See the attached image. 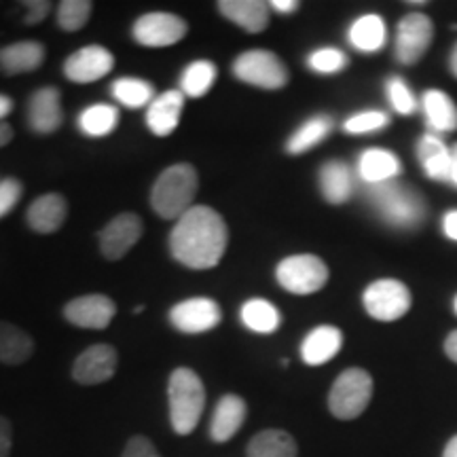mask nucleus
<instances>
[{
    "instance_id": "1",
    "label": "nucleus",
    "mask_w": 457,
    "mask_h": 457,
    "mask_svg": "<svg viewBox=\"0 0 457 457\" xmlns=\"http://www.w3.org/2000/svg\"><path fill=\"white\" fill-rule=\"evenodd\" d=\"M228 231L222 216L208 205H193L170 233V253L188 270H212L225 256Z\"/></svg>"
},
{
    "instance_id": "2",
    "label": "nucleus",
    "mask_w": 457,
    "mask_h": 457,
    "mask_svg": "<svg viewBox=\"0 0 457 457\" xmlns=\"http://www.w3.org/2000/svg\"><path fill=\"white\" fill-rule=\"evenodd\" d=\"M199 191L197 170L191 163L170 165L157 176L151 188V205L165 220H179L193 208Z\"/></svg>"
},
{
    "instance_id": "3",
    "label": "nucleus",
    "mask_w": 457,
    "mask_h": 457,
    "mask_svg": "<svg viewBox=\"0 0 457 457\" xmlns=\"http://www.w3.org/2000/svg\"><path fill=\"white\" fill-rule=\"evenodd\" d=\"M168 403L171 430L180 436L191 434L205 409V387L202 377L187 367L176 369L168 381Z\"/></svg>"
},
{
    "instance_id": "4",
    "label": "nucleus",
    "mask_w": 457,
    "mask_h": 457,
    "mask_svg": "<svg viewBox=\"0 0 457 457\" xmlns=\"http://www.w3.org/2000/svg\"><path fill=\"white\" fill-rule=\"evenodd\" d=\"M369 199L387 225L398 228H413L424 220L426 204L413 188L400 185L398 180L384 182L369 188Z\"/></svg>"
},
{
    "instance_id": "5",
    "label": "nucleus",
    "mask_w": 457,
    "mask_h": 457,
    "mask_svg": "<svg viewBox=\"0 0 457 457\" xmlns=\"http://www.w3.org/2000/svg\"><path fill=\"white\" fill-rule=\"evenodd\" d=\"M373 398V377L364 369H347L337 377L328 392V411L341 421L358 420Z\"/></svg>"
},
{
    "instance_id": "6",
    "label": "nucleus",
    "mask_w": 457,
    "mask_h": 457,
    "mask_svg": "<svg viewBox=\"0 0 457 457\" xmlns=\"http://www.w3.org/2000/svg\"><path fill=\"white\" fill-rule=\"evenodd\" d=\"M233 74L237 81L253 85V87L276 91L288 85V68L273 51L253 49L237 55L233 62Z\"/></svg>"
},
{
    "instance_id": "7",
    "label": "nucleus",
    "mask_w": 457,
    "mask_h": 457,
    "mask_svg": "<svg viewBox=\"0 0 457 457\" xmlns=\"http://www.w3.org/2000/svg\"><path fill=\"white\" fill-rule=\"evenodd\" d=\"M278 284L290 295H313L328 282V267L320 256L295 254L279 261L276 270Z\"/></svg>"
},
{
    "instance_id": "8",
    "label": "nucleus",
    "mask_w": 457,
    "mask_h": 457,
    "mask_svg": "<svg viewBox=\"0 0 457 457\" xmlns=\"http://www.w3.org/2000/svg\"><path fill=\"white\" fill-rule=\"evenodd\" d=\"M362 303L370 318L379 320V322H394V320L407 316L413 299H411V290L400 279L381 278L367 286Z\"/></svg>"
},
{
    "instance_id": "9",
    "label": "nucleus",
    "mask_w": 457,
    "mask_h": 457,
    "mask_svg": "<svg viewBox=\"0 0 457 457\" xmlns=\"http://www.w3.org/2000/svg\"><path fill=\"white\" fill-rule=\"evenodd\" d=\"M434 38V24L424 13H409L398 21L396 43H394V57L398 64L413 66L426 51L430 49Z\"/></svg>"
},
{
    "instance_id": "10",
    "label": "nucleus",
    "mask_w": 457,
    "mask_h": 457,
    "mask_svg": "<svg viewBox=\"0 0 457 457\" xmlns=\"http://www.w3.org/2000/svg\"><path fill=\"white\" fill-rule=\"evenodd\" d=\"M188 26L182 17L174 13H146L136 20L131 37L142 47H171L187 37Z\"/></svg>"
},
{
    "instance_id": "11",
    "label": "nucleus",
    "mask_w": 457,
    "mask_h": 457,
    "mask_svg": "<svg viewBox=\"0 0 457 457\" xmlns=\"http://www.w3.org/2000/svg\"><path fill=\"white\" fill-rule=\"evenodd\" d=\"M220 320V305L208 296H193V299L176 303L170 310L171 327L187 335L208 333V330L219 327Z\"/></svg>"
},
{
    "instance_id": "12",
    "label": "nucleus",
    "mask_w": 457,
    "mask_h": 457,
    "mask_svg": "<svg viewBox=\"0 0 457 457\" xmlns=\"http://www.w3.org/2000/svg\"><path fill=\"white\" fill-rule=\"evenodd\" d=\"M119 356L117 350L106 343H96L79 353L72 364V379L81 386H98L112 379L117 373Z\"/></svg>"
},
{
    "instance_id": "13",
    "label": "nucleus",
    "mask_w": 457,
    "mask_h": 457,
    "mask_svg": "<svg viewBox=\"0 0 457 457\" xmlns=\"http://www.w3.org/2000/svg\"><path fill=\"white\" fill-rule=\"evenodd\" d=\"M145 231L142 219L134 212H123L114 216L100 231V250L108 261H119L138 244Z\"/></svg>"
},
{
    "instance_id": "14",
    "label": "nucleus",
    "mask_w": 457,
    "mask_h": 457,
    "mask_svg": "<svg viewBox=\"0 0 457 457\" xmlns=\"http://www.w3.org/2000/svg\"><path fill=\"white\" fill-rule=\"evenodd\" d=\"M114 68V55L102 45H87L64 62V74L72 83H96Z\"/></svg>"
},
{
    "instance_id": "15",
    "label": "nucleus",
    "mask_w": 457,
    "mask_h": 457,
    "mask_svg": "<svg viewBox=\"0 0 457 457\" xmlns=\"http://www.w3.org/2000/svg\"><path fill=\"white\" fill-rule=\"evenodd\" d=\"M117 305L106 295H83L64 307V318L79 328L102 330L112 322Z\"/></svg>"
},
{
    "instance_id": "16",
    "label": "nucleus",
    "mask_w": 457,
    "mask_h": 457,
    "mask_svg": "<svg viewBox=\"0 0 457 457\" xmlns=\"http://www.w3.org/2000/svg\"><path fill=\"white\" fill-rule=\"evenodd\" d=\"M64 112H62L60 91L55 87H41L30 96L26 106V123L34 134L49 136L62 128Z\"/></svg>"
},
{
    "instance_id": "17",
    "label": "nucleus",
    "mask_w": 457,
    "mask_h": 457,
    "mask_svg": "<svg viewBox=\"0 0 457 457\" xmlns=\"http://www.w3.org/2000/svg\"><path fill=\"white\" fill-rule=\"evenodd\" d=\"M245 417H248V404L237 394H225L216 404L212 420H210V438L214 443L231 441L242 430Z\"/></svg>"
},
{
    "instance_id": "18",
    "label": "nucleus",
    "mask_w": 457,
    "mask_h": 457,
    "mask_svg": "<svg viewBox=\"0 0 457 457\" xmlns=\"http://www.w3.org/2000/svg\"><path fill=\"white\" fill-rule=\"evenodd\" d=\"M68 216V204L60 193H45L30 204L26 212V222L34 233L49 236L64 225Z\"/></svg>"
},
{
    "instance_id": "19",
    "label": "nucleus",
    "mask_w": 457,
    "mask_h": 457,
    "mask_svg": "<svg viewBox=\"0 0 457 457\" xmlns=\"http://www.w3.org/2000/svg\"><path fill=\"white\" fill-rule=\"evenodd\" d=\"M182 108H185V96H182V91H165V94L157 96V98L151 102V106H148L146 128L155 136H159V138L174 134V129L179 128L180 123Z\"/></svg>"
},
{
    "instance_id": "20",
    "label": "nucleus",
    "mask_w": 457,
    "mask_h": 457,
    "mask_svg": "<svg viewBox=\"0 0 457 457\" xmlns=\"http://www.w3.org/2000/svg\"><path fill=\"white\" fill-rule=\"evenodd\" d=\"M45 47L38 41H15L0 47V72L4 77L34 72L43 66Z\"/></svg>"
},
{
    "instance_id": "21",
    "label": "nucleus",
    "mask_w": 457,
    "mask_h": 457,
    "mask_svg": "<svg viewBox=\"0 0 457 457\" xmlns=\"http://www.w3.org/2000/svg\"><path fill=\"white\" fill-rule=\"evenodd\" d=\"M216 7L228 21H233L250 34H259L270 26L271 9L262 0H220Z\"/></svg>"
},
{
    "instance_id": "22",
    "label": "nucleus",
    "mask_w": 457,
    "mask_h": 457,
    "mask_svg": "<svg viewBox=\"0 0 457 457\" xmlns=\"http://www.w3.org/2000/svg\"><path fill=\"white\" fill-rule=\"evenodd\" d=\"M343 335L337 327H316L301 343V358L307 367H320L341 352Z\"/></svg>"
},
{
    "instance_id": "23",
    "label": "nucleus",
    "mask_w": 457,
    "mask_h": 457,
    "mask_svg": "<svg viewBox=\"0 0 457 457\" xmlns=\"http://www.w3.org/2000/svg\"><path fill=\"white\" fill-rule=\"evenodd\" d=\"M318 185L328 204L341 205L353 195V171L345 162L330 159L320 168Z\"/></svg>"
},
{
    "instance_id": "24",
    "label": "nucleus",
    "mask_w": 457,
    "mask_h": 457,
    "mask_svg": "<svg viewBox=\"0 0 457 457\" xmlns=\"http://www.w3.org/2000/svg\"><path fill=\"white\" fill-rule=\"evenodd\" d=\"M400 174H403V165L398 157L386 148H369L358 159V176L369 187L396 180Z\"/></svg>"
},
{
    "instance_id": "25",
    "label": "nucleus",
    "mask_w": 457,
    "mask_h": 457,
    "mask_svg": "<svg viewBox=\"0 0 457 457\" xmlns=\"http://www.w3.org/2000/svg\"><path fill=\"white\" fill-rule=\"evenodd\" d=\"M417 159L430 180L449 182L451 176V148L438 138V134H426L417 142Z\"/></svg>"
},
{
    "instance_id": "26",
    "label": "nucleus",
    "mask_w": 457,
    "mask_h": 457,
    "mask_svg": "<svg viewBox=\"0 0 457 457\" xmlns=\"http://www.w3.org/2000/svg\"><path fill=\"white\" fill-rule=\"evenodd\" d=\"M421 108L432 134H447L457 129V106L443 89H428L421 98Z\"/></svg>"
},
{
    "instance_id": "27",
    "label": "nucleus",
    "mask_w": 457,
    "mask_h": 457,
    "mask_svg": "<svg viewBox=\"0 0 457 457\" xmlns=\"http://www.w3.org/2000/svg\"><path fill=\"white\" fill-rule=\"evenodd\" d=\"M34 353V339L24 328L0 320V364L20 367Z\"/></svg>"
},
{
    "instance_id": "28",
    "label": "nucleus",
    "mask_w": 457,
    "mask_h": 457,
    "mask_svg": "<svg viewBox=\"0 0 457 457\" xmlns=\"http://www.w3.org/2000/svg\"><path fill=\"white\" fill-rule=\"evenodd\" d=\"M335 129V121L330 114H316L299 125L293 136L286 140V153L288 155H303V153L316 148L320 142L327 140L330 131Z\"/></svg>"
},
{
    "instance_id": "29",
    "label": "nucleus",
    "mask_w": 457,
    "mask_h": 457,
    "mask_svg": "<svg viewBox=\"0 0 457 457\" xmlns=\"http://www.w3.org/2000/svg\"><path fill=\"white\" fill-rule=\"evenodd\" d=\"M299 447L286 430H262L245 447V457H296Z\"/></svg>"
},
{
    "instance_id": "30",
    "label": "nucleus",
    "mask_w": 457,
    "mask_h": 457,
    "mask_svg": "<svg viewBox=\"0 0 457 457\" xmlns=\"http://www.w3.org/2000/svg\"><path fill=\"white\" fill-rule=\"evenodd\" d=\"M347 37H350V43L358 51H362V54H375V51H379L386 45V21L375 13L362 15L350 26Z\"/></svg>"
},
{
    "instance_id": "31",
    "label": "nucleus",
    "mask_w": 457,
    "mask_h": 457,
    "mask_svg": "<svg viewBox=\"0 0 457 457\" xmlns=\"http://www.w3.org/2000/svg\"><path fill=\"white\" fill-rule=\"evenodd\" d=\"M239 316H242V322L245 328L259 335L276 333L279 324H282V316H279L278 307L265 299L245 301Z\"/></svg>"
},
{
    "instance_id": "32",
    "label": "nucleus",
    "mask_w": 457,
    "mask_h": 457,
    "mask_svg": "<svg viewBox=\"0 0 457 457\" xmlns=\"http://www.w3.org/2000/svg\"><path fill=\"white\" fill-rule=\"evenodd\" d=\"M219 68L210 60H195L180 74V91L188 98H204L214 87Z\"/></svg>"
},
{
    "instance_id": "33",
    "label": "nucleus",
    "mask_w": 457,
    "mask_h": 457,
    "mask_svg": "<svg viewBox=\"0 0 457 457\" xmlns=\"http://www.w3.org/2000/svg\"><path fill=\"white\" fill-rule=\"evenodd\" d=\"M79 129L89 138H104L119 125V111L111 104L87 106L79 117Z\"/></svg>"
},
{
    "instance_id": "34",
    "label": "nucleus",
    "mask_w": 457,
    "mask_h": 457,
    "mask_svg": "<svg viewBox=\"0 0 457 457\" xmlns=\"http://www.w3.org/2000/svg\"><path fill=\"white\" fill-rule=\"evenodd\" d=\"M112 96L119 104L128 108H142L151 106V102L155 100V89L153 85L138 77H121L112 83Z\"/></svg>"
},
{
    "instance_id": "35",
    "label": "nucleus",
    "mask_w": 457,
    "mask_h": 457,
    "mask_svg": "<svg viewBox=\"0 0 457 457\" xmlns=\"http://www.w3.org/2000/svg\"><path fill=\"white\" fill-rule=\"evenodd\" d=\"M94 4L89 0H64L57 7V26L66 32H79L87 24Z\"/></svg>"
},
{
    "instance_id": "36",
    "label": "nucleus",
    "mask_w": 457,
    "mask_h": 457,
    "mask_svg": "<svg viewBox=\"0 0 457 457\" xmlns=\"http://www.w3.org/2000/svg\"><path fill=\"white\" fill-rule=\"evenodd\" d=\"M307 66L318 74H337L347 66V55L341 49L322 47L307 57Z\"/></svg>"
},
{
    "instance_id": "37",
    "label": "nucleus",
    "mask_w": 457,
    "mask_h": 457,
    "mask_svg": "<svg viewBox=\"0 0 457 457\" xmlns=\"http://www.w3.org/2000/svg\"><path fill=\"white\" fill-rule=\"evenodd\" d=\"M386 125H390V117H387L386 112L364 111L347 119V121L343 123V129H345V134L362 136V134H373V131L384 129Z\"/></svg>"
},
{
    "instance_id": "38",
    "label": "nucleus",
    "mask_w": 457,
    "mask_h": 457,
    "mask_svg": "<svg viewBox=\"0 0 457 457\" xmlns=\"http://www.w3.org/2000/svg\"><path fill=\"white\" fill-rule=\"evenodd\" d=\"M386 91H387V98H390V104L394 111L398 114H413L417 111V98L413 96V91L404 79H400L394 74L390 77V81L386 83Z\"/></svg>"
},
{
    "instance_id": "39",
    "label": "nucleus",
    "mask_w": 457,
    "mask_h": 457,
    "mask_svg": "<svg viewBox=\"0 0 457 457\" xmlns=\"http://www.w3.org/2000/svg\"><path fill=\"white\" fill-rule=\"evenodd\" d=\"M21 195H24V185L20 179H15V176L0 179V220L13 212Z\"/></svg>"
},
{
    "instance_id": "40",
    "label": "nucleus",
    "mask_w": 457,
    "mask_h": 457,
    "mask_svg": "<svg viewBox=\"0 0 457 457\" xmlns=\"http://www.w3.org/2000/svg\"><path fill=\"white\" fill-rule=\"evenodd\" d=\"M121 457H162L155 445H153L151 438L142 436V434H136L131 436L128 445H125Z\"/></svg>"
},
{
    "instance_id": "41",
    "label": "nucleus",
    "mask_w": 457,
    "mask_h": 457,
    "mask_svg": "<svg viewBox=\"0 0 457 457\" xmlns=\"http://www.w3.org/2000/svg\"><path fill=\"white\" fill-rule=\"evenodd\" d=\"M49 11H51L49 0H30V3H26L24 24L26 26L41 24V21H45V17L49 15Z\"/></svg>"
},
{
    "instance_id": "42",
    "label": "nucleus",
    "mask_w": 457,
    "mask_h": 457,
    "mask_svg": "<svg viewBox=\"0 0 457 457\" xmlns=\"http://www.w3.org/2000/svg\"><path fill=\"white\" fill-rule=\"evenodd\" d=\"M11 449H13V424L0 415V457H11Z\"/></svg>"
},
{
    "instance_id": "43",
    "label": "nucleus",
    "mask_w": 457,
    "mask_h": 457,
    "mask_svg": "<svg viewBox=\"0 0 457 457\" xmlns=\"http://www.w3.org/2000/svg\"><path fill=\"white\" fill-rule=\"evenodd\" d=\"M443 231L449 239L457 242V210H449V212L443 216Z\"/></svg>"
},
{
    "instance_id": "44",
    "label": "nucleus",
    "mask_w": 457,
    "mask_h": 457,
    "mask_svg": "<svg viewBox=\"0 0 457 457\" xmlns=\"http://www.w3.org/2000/svg\"><path fill=\"white\" fill-rule=\"evenodd\" d=\"M270 9L278 11V13H295L296 9H299V3L296 0H271L270 3Z\"/></svg>"
},
{
    "instance_id": "45",
    "label": "nucleus",
    "mask_w": 457,
    "mask_h": 457,
    "mask_svg": "<svg viewBox=\"0 0 457 457\" xmlns=\"http://www.w3.org/2000/svg\"><path fill=\"white\" fill-rule=\"evenodd\" d=\"M445 353H447L449 360H453L457 364V330L449 333L447 339H445Z\"/></svg>"
},
{
    "instance_id": "46",
    "label": "nucleus",
    "mask_w": 457,
    "mask_h": 457,
    "mask_svg": "<svg viewBox=\"0 0 457 457\" xmlns=\"http://www.w3.org/2000/svg\"><path fill=\"white\" fill-rule=\"evenodd\" d=\"M13 100L9 98V96H4V94H0V123H4L3 119L4 117H9L11 114V111H13Z\"/></svg>"
},
{
    "instance_id": "47",
    "label": "nucleus",
    "mask_w": 457,
    "mask_h": 457,
    "mask_svg": "<svg viewBox=\"0 0 457 457\" xmlns=\"http://www.w3.org/2000/svg\"><path fill=\"white\" fill-rule=\"evenodd\" d=\"M13 136H15V131L9 123H0V148L7 146L9 142L13 140Z\"/></svg>"
},
{
    "instance_id": "48",
    "label": "nucleus",
    "mask_w": 457,
    "mask_h": 457,
    "mask_svg": "<svg viewBox=\"0 0 457 457\" xmlns=\"http://www.w3.org/2000/svg\"><path fill=\"white\" fill-rule=\"evenodd\" d=\"M451 185L457 187V142L451 146V176H449Z\"/></svg>"
},
{
    "instance_id": "49",
    "label": "nucleus",
    "mask_w": 457,
    "mask_h": 457,
    "mask_svg": "<svg viewBox=\"0 0 457 457\" xmlns=\"http://www.w3.org/2000/svg\"><path fill=\"white\" fill-rule=\"evenodd\" d=\"M443 457H457V434L451 441L445 445V451H443Z\"/></svg>"
},
{
    "instance_id": "50",
    "label": "nucleus",
    "mask_w": 457,
    "mask_h": 457,
    "mask_svg": "<svg viewBox=\"0 0 457 457\" xmlns=\"http://www.w3.org/2000/svg\"><path fill=\"white\" fill-rule=\"evenodd\" d=\"M449 71L457 79V43H455V47H453V51H451V55H449Z\"/></svg>"
},
{
    "instance_id": "51",
    "label": "nucleus",
    "mask_w": 457,
    "mask_h": 457,
    "mask_svg": "<svg viewBox=\"0 0 457 457\" xmlns=\"http://www.w3.org/2000/svg\"><path fill=\"white\" fill-rule=\"evenodd\" d=\"M453 310H455V313H457V296H455V301H453Z\"/></svg>"
}]
</instances>
